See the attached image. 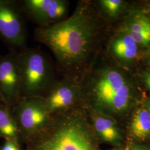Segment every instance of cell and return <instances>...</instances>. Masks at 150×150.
Listing matches in <instances>:
<instances>
[{
	"label": "cell",
	"instance_id": "obj_5",
	"mask_svg": "<svg viewBox=\"0 0 150 150\" xmlns=\"http://www.w3.org/2000/svg\"><path fill=\"white\" fill-rule=\"evenodd\" d=\"M26 19L20 1L0 0V39L11 50L27 47Z\"/></svg>",
	"mask_w": 150,
	"mask_h": 150
},
{
	"label": "cell",
	"instance_id": "obj_21",
	"mask_svg": "<svg viewBox=\"0 0 150 150\" xmlns=\"http://www.w3.org/2000/svg\"><path fill=\"white\" fill-rule=\"evenodd\" d=\"M147 102H149V103H150V99H149V100H148V101H147Z\"/></svg>",
	"mask_w": 150,
	"mask_h": 150
},
{
	"label": "cell",
	"instance_id": "obj_15",
	"mask_svg": "<svg viewBox=\"0 0 150 150\" xmlns=\"http://www.w3.org/2000/svg\"><path fill=\"white\" fill-rule=\"evenodd\" d=\"M150 30V22L146 18H139L132 22L129 33H138Z\"/></svg>",
	"mask_w": 150,
	"mask_h": 150
},
{
	"label": "cell",
	"instance_id": "obj_13",
	"mask_svg": "<svg viewBox=\"0 0 150 150\" xmlns=\"http://www.w3.org/2000/svg\"><path fill=\"white\" fill-rule=\"evenodd\" d=\"M131 132L136 139L144 140L150 135V113L141 107L135 113L131 124Z\"/></svg>",
	"mask_w": 150,
	"mask_h": 150
},
{
	"label": "cell",
	"instance_id": "obj_17",
	"mask_svg": "<svg viewBox=\"0 0 150 150\" xmlns=\"http://www.w3.org/2000/svg\"><path fill=\"white\" fill-rule=\"evenodd\" d=\"M144 80L146 85L150 89V72H146L144 74Z\"/></svg>",
	"mask_w": 150,
	"mask_h": 150
},
{
	"label": "cell",
	"instance_id": "obj_3",
	"mask_svg": "<svg viewBox=\"0 0 150 150\" xmlns=\"http://www.w3.org/2000/svg\"><path fill=\"white\" fill-rule=\"evenodd\" d=\"M43 131L48 136L40 143L39 150H96L79 107L52 115Z\"/></svg>",
	"mask_w": 150,
	"mask_h": 150
},
{
	"label": "cell",
	"instance_id": "obj_22",
	"mask_svg": "<svg viewBox=\"0 0 150 150\" xmlns=\"http://www.w3.org/2000/svg\"></svg>",
	"mask_w": 150,
	"mask_h": 150
},
{
	"label": "cell",
	"instance_id": "obj_19",
	"mask_svg": "<svg viewBox=\"0 0 150 150\" xmlns=\"http://www.w3.org/2000/svg\"><path fill=\"white\" fill-rule=\"evenodd\" d=\"M147 109L149 110L150 113V103L147 102Z\"/></svg>",
	"mask_w": 150,
	"mask_h": 150
},
{
	"label": "cell",
	"instance_id": "obj_16",
	"mask_svg": "<svg viewBox=\"0 0 150 150\" xmlns=\"http://www.w3.org/2000/svg\"><path fill=\"white\" fill-rule=\"evenodd\" d=\"M2 150H20L13 139H8L4 145Z\"/></svg>",
	"mask_w": 150,
	"mask_h": 150
},
{
	"label": "cell",
	"instance_id": "obj_9",
	"mask_svg": "<svg viewBox=\"0 0 150 150\" xmlns=\"http://www.w3.org/2000/svg\"><path fill=\"white\" fill-rule=\"evenodd\" d=\"M19 51L0 54V92L7 104L13 105L21 98V77Z\"/></svg>",
	"mask_w": 150,
	"mask_h": 150
},
{
	"label": "cell",
	"instance_id": "obj_6",
	"mask_svg": "<svg viewBox=\"0 0 150 150\" xmlns=\"http://www.w3.org/2000/svg\"><path fill=\"white\" fill-rule=\"evenodd\" d=\"M41 98L51 115L79 107L83 100L81 81L59 76Z\"/></svg>",
	"mask_w": 150,
	"mask_h": 150
},
{
	"label": "cell",
	"instance_id": "obj_11",
	"mask_svg": "<svg viewBox=\"0 0 150 150\" xmlns=\"http://www.w3.org/2000/svg\"><path fill=\"white\" fill-rule=\"evenodd\" d=\"M19 130L10 106L0 102V136L7 139H14Z\"/></svg>",
	"mask_w": 150,
	"mask_h": 150
},
{
	"label": "cell",
	"instance_id": "obj_8",
	"mask_svg": "<svg viewBox=\"0 0 150 150\" xmlns=\"http://www.w3.org/2000/svg\"><path fill=\"white\" fill-rule=\"evenodd\" d=\"M12 113L19 129L28 134L42 132L50 121L41 98H21L13 105Z\"/></svg>",
	"mask_w": 150,
	"mask_h": 150
},
{
	"label": "cell",
	"instance_id": "obj_7",
	"mask_svg": "<svg viewBox=\"0 0 150 150\" xmlns=\"http://www.w3.org/2000/svg\"><path fill=\"white\" fill-rule=\"evenodd\" d=\"M20 3L26 19L38 27H50L68 17V0H22Z\"/></svg>",
	"mask_w": 150,
	"mask_h": 150
},
{
	"label": "cell",
	"instance_id": "obj_12",
	"mask_svg": "<svg viewBox=\"0 0 150 150\" xmlns=\"http://www.w3.org/2000/svg\"><path fill=\"white\" fill-rule=\"evenodd\" d=\"M111 48L115 56L125 60L134 59L138 53L137 44L129 33L114 40Z\"/></svg>",
	"mask_w": 150,
	"mask_h": 150
},
{
	"label": "cell",
	"instance_id": "obj_1",
	"mask_svg": "<svg viewBox=\"0 0 150 150\" xmlns=\"http://www.w3.org/2000/svg\"><path fill=\"white\" fill-rule=\"evenodd\" d=\"M102 28L95 7L82 1L64 21L50 27H36L33 38L52 52L59 76L81 81L90 67Z\"/></svg>",
	"mask_w": 150,
	"mask_h": 150
},
{
	"label": "cell",
	"instance_id": "obj_2",
	"mask_svg": "<svg viewBox=\"0 0 150 150\" xmlns=\"http://www.w3.org/2000/svg\"><path fill=\"white\" fill-rule=\"evenodd\" d=\"M83 100L89 99L98 111H123L129 107L131 92L127 82L117 71L101 65L90 66L81 80Z\"/></svg>",
	"mask_w": 150,
	"mask_h": 150
},
{
	"label": "cell",
	"instance_id": "obj_14",
	"mask_svg": "<svg viewBox=\"0 0 150 150\" xmlns=\"http://www.w3.org/2000/svg\"><path fill=\"white\" fill-rule=\"evenodd\" d=\"M122 1L121 0H101L98 1L100 10L109 17L116 16L119 11Z\"/></svg>",
	"mask_w": 150,
	"mask_h": 150
},
{
	"label": "cell",
	"instance_id": "obj_10",
	"mask_svg": "<svg viewBox=\"0 0 150 150\" xmlns=\"http://www.w3.org/2000/svg\"><path fill=\"white\" fill-rule=\"evenodd\" d=\"M91 113L94 129L103 140L112 142L120 139L118 128L112 118L96 110H94Z\"/></svg>",
	"mask_w": 150,
	"mask_h": 150
},
{
	"label": "cell",
	"instance_id": "obj_4",
	"mask_svg": "<svg viewBox=\"0 0 150 150\" xmlns=\"http://www.w3.org/2000/svg\"><path fill=\"white\" fill-rule=\"evenodd\" d=\"M18 52L21 98L42 97L59 78L54 62L38 47H26Z\"/></svg>",
	"mask_w": 150,
	"mask_h": 150
},
{
	"label": "cell",
	"instance_id": "obj_18",
	"mask_svg": "<svg viewBox=\"0 0 150 150\" xmlns=\"http://www.w3.org/2000/svg\"><path fill=\"white\" fill-rule=\"evenodd\" d=\"M0 102H4V103H5L7 104V103L6 102L5 99L4 98V97H3V96H2V95H1V92H0ZM7 105H8V104H7Z\"/></svg>",
	"mask_w": 150,
	"mask_h": 150
},
{
	"label": "cell",
	"instance_id": "obj_20",
	"mask_svg": "<svg viewBox=\"0 0 150 150\" xmlns=\"http://www.w3.org/2000/svg\"><path fill=\"white\" fill-rule=\"evenodd\" d=\"M134 150H143V149H141V148H136V149H135Z\"/></svg>",
	"mask_w": 150,
	"mask_h": 150
}]
</instances>
